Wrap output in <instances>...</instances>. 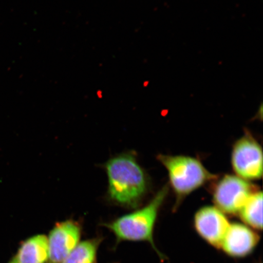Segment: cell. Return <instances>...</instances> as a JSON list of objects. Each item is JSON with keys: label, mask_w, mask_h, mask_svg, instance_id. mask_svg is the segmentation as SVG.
<instances>
[{"label": "cell", "mask_w": 263, "mask_h": 263, "mask_svg": "<svg viewBox=\"0 0 263 263\" xmlns=\"http://www.w3.org/2000/svg\"><path fill=\"white\" fill-rule=\"evenodd\" d=\"M99 244L98 239L85 240L79 243L61 263H94Z\"/></svg>", "instance_id": "8fae6325"}, {"label": "cell", "mask_w": 263, "mask_h": 263, "mask_svg": "<svg viewBox=\"0 0 263 263\" xmlns=\"http://www.w3.org/2000/svg\"><path fill=\"white\" fill-rule=\"evenodd\" d=\"M15 259L18 263H45L48 259V238L37 235L26 239L18 249Z\"/></svg>", "instance_id": "9c48e42d"}, {"label": "cell", "mask_w": 263, "mask_h": 263, "mask_svg": "<svg viewBox=\"0 0 263 263\" xmlns=\"http://www.w3.org/2000/svg\"><path fill=\"white\" fill-rule=\"evenodd\" d=\"M259 236L244 223H230L220 249L234 258H243L252 254L257 246Z\"/></svg>", "instance_id": "ba28073f"}, {"label": "cell", "mask_w": 263, "mask_h": 263, "mask_svg": "<svg viewBox=\"0 0 263 263\" xmlns=\"http://www.w3.org/2000/svg\"><path fill=\"white\" fill-rule=\"evenodd\" d=\"M230 223L224 213L216 206H205L197 211L194 226L200 237L209 245L220 248Z\"/></svg>", "instance_id": "52a82bcc"}, {"label": "cell", "mask_w": 263, "mask_h": 263, "mask_svg": "<svg viewBox=\"0 0 263 263\" xmlns=\"http://www.w3.org/2000/svg\"><path fill=\"white\" fill-rule=\"evenodd\" d=\"M232 164L238 176L246 180L261 179L262 176V148L249 133L239 139L233 146Z\"/></svg>", "instance_id": "5b68a950"}, {"label": "cell", "mask_w": 263, "mask_h": 263, "mask_svg": "<svg viewBox=\"0 0 263 263\" xmlns=\"http://www.w3.org/2000/svg\"><path fill=\"white\" fill-rule=\"evenodd\" d=\"M246 226L252 229H262V193L256 191L239 213Z\"/></svg>", "instance_id": "30bf717a"}, {"label": "cell", "mask_w": 263, "mask_h": 263, "mask_svg": "<svg viewBox=\"0 0 263 263\" xmlns=\"http://www.w3.org/2000/svg\"><path fill=\"white\" fill-rule=\"evenodd\" d=\"M168 186H164L145 206L107 223L106 225L107 228L120 241L149 243L162 258L163 255L157 249L154 242V231L160 209L168 194Z\"/></svg>", "instance_id": "7a4b0ae2"}, {"label": "cell", "mask_w": 263, "mask_h": 263, "mask_svg": "<svg viewBox=\"0 0 263 263\" xmlns=\"http://www.w3.org/2000/svg\"><path fill=\"white\" fill-rule=\"evenodd\" d=\"M110 198L118 204L136 207L145 196L148 180L145 173L130 154H123L106 165Z\"/></svg>", "instance_id": "6da1fadb"}, {"label": "cell", "mask_w": 263, "mask_h": 263, "mask_svg": "<svg viewBox=\"0 0 263 263\" xmlns=\"http://www.w3.org/2000/svg\"><path fill=\"white\" fill-rule=\"evenodd\" d=\"M81 228L73 220L59 222L48 238V262L61 263L80 243Z\"/></svg>", "instance_id": "8992f818"}, {"label": "cell", "mask_w": 263, "mask_h": 263, "mask_svg": "<svg viewBox=\"0 0 263 263\" xmlns=\"http://www.w3.org/2000/svg\"><path fill=\"white\" fill-rule=\"evenodd\" d=\"M9 263H18L17 261H16L15 259H12V260Z\"/></svg>", "instance_id": "7c38bea8"}, {"label": "cell", "mask_w": 263, "mask_h": 263, "mask_svg": "<svg viewBox=\"0 0 263 263\" xmlns=\"http://www.w3.org/2000/svg\"><path fill=\"white\" fill-rule=\"evenodd\" d=\"M256 191L248 181L238 176L226 175L217 183L213 192L216 207L223 213L234 215Z\"/></svg>", "instance_id": "277c9868"}, {"label": "cell", "mask_w": 263, "mask_h": 263, "mask_svg": "<svg viewBox=\"0 0 263 263\" xmlns=\"http://www.w3.org/2000/svg\"><path fill=\"white\" fill-rule=\"evenodd\" d=\"M157 159L168 173L171 186L176 195L175 207L194 191L217 178L196 158L160 154Z\"/></svg>", "instance_id": "3957f363"}]
</instances>
